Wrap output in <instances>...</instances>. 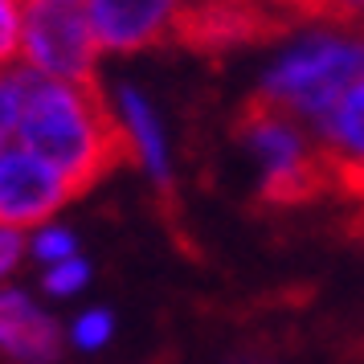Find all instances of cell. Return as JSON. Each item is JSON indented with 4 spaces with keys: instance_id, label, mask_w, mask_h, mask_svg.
I'll return each mask as SVG.
<instances>
[{
    "instance_id": "cell-1",
    "label": "cell",
    "mask_w": 364,
    "mask_h": 364,
    "mask_svg": "<svg viewBox=\"0 0 364 364\" xmlns=\"http://www.w3.org/2000/svg\"><path fill=\"white\" fill-rule=\"evenodd\" d=\"M17 144L53 164L78 193L99 184L123 160L115 119L99 86L37 78L25 70H21Z\"/></svg>"
},
{
    "instance_id": "cell-2",
    "label": "cell",
    "mask_w": 364,
    "mask_h": 364,
    "mask_svg": "<svg viewBox=\"0 0 364 364\" xmlns=\"http://www.w3.org/2000/svg\"><path fill=\"white\" fill-rule=\"evenodd\" d=\"M364 78V41H348L336 33L299 37L295 46L266 66L254 99L295 115L303 127H319L331 107L344 99L348 86Z\"/></svg>"
},
{
    "instance_id": "cell-3",
    "label": "cell",
    "mask_w": 364,
    "mask_h": 364,
    "mask_svg": "<svg viewBox=\"0 0 364 364\" xmlns=\"http://www.w3.org/2000/svg\"><path fill=\"white\" fill-rule=\"evenodd\" d=\"M237 135L262 168L266 205H303V200L319 197L323 188H331L328 164L295 115L254 99L237 123Z\"/></svg>"
},
{
    "instance_id": "cell-4",
    "label": "cell",
    "mask_w": 364,
    "mask_h": 364,
    "mask_svg": "<svg viewBox=\"0 0 364 364\" xmlns=\"http://www.w3.org/2000/svg\"><path fill=\"white\" fill-rule=\"evenodd\" d=\"M99 37L90 29L82 0H25L21 62L25 74L58 82H95Z\"/></svg>"
},
{
    "instance_id": "cell-5",
    "label": "cell",
    "mask_w": 364,
    "mask_h": 364,
    "mask_svg": "<svg viewBox=\"0 0 364 364\" xmlns=\"http://www.w3.org/2000/svg\"><path fill=\"white\" fill-rule=\"evenodd\" d=\"M287 29H291V13L274 0H193L176 29V41L205 53H221L270 41Z\"/></svg>"
},
{
    "instance_id": "cell-6",
    "label": "cell",
    "mask_w": 364,
    "mask_h": 364,
    "mask_svg": "<svg viewBox=\"0 0 364 364\" xmlns=\"http://www.w3.org/2000/svg\"><path fill=\"white\" fill-rule=\"evenodd\" d=\"M74 197L78 188L29 148L13 144L0 156V225L4 230H37L41 221H53Z\"/></svg>"
},
{
    "instance_id": "cell-7",
    "label": "cell",
    "mask_w": 364,
    "mask_h": 364,
    "mask_svg": "<svg viewBox=\"0 0 364 364\" xmlns=\"http://www.w3.org/2000/svg\"><path fill=\"white\" fill-rule=\"evenodd\" d=\"M193 0H82L102 53H144L176 41Z\"/></svg>"
},
{
    "instance_id": "cell-8",
    "label": "cell",
    "mask_w": 364,
    "mask_h": 364,
    "mask_svg": "<svg viewBox=\"0 0 364 364\" xmlns=\"http://www.w3.org/2000/svg\"><path fill=\"white\" fill-rule=\"evenodd\" d=\"M107 107H111V119H115L123 156H132L135 168L156 188H172V148H168V132L156 102L135 82H119L115 95L107 99Z\"/></svg>"
},
{
    "instance_id": "cell-9",
    "label": "cell",
    "mask_w": 364,
    "mask_h": 364,
    "mask_svg": "<svg viewBox=\"0 0 364 364\" xmlns=\"http://www.w3.org/2000/svg\"><path fill=\"white\" fill-rule=\"evenodd\" d=\"M66 328L25 287H0V356L13 364H58Z\"/></svg>"
},
{
    "instance_id": "cell-10",
    "label": "cell",
    "mask_w": 364,
    "mask_h": 364,
    "mask_svg": "<svg viewBox=\"0 0 364 364\" xmlns=\"http://www.w3.org/2000/svg\"><path fill=\"white\" fill-rule=\"evenodd\" d=\"M311 132H315V148L328 164V176L336 168L364 164V78L356 86H348L344 99L331 107V115Z\"/></svg>"
},
{
    "instance_id": "cell-11",
    "label": "cell",
    "mask_w": 364,
    "mask_h": 364,
    "mask_svg": "<svg viewBox=\"0 0 364 364\" xmlns=\"http://www.w3.org/2000/svg\"><path fill=\"white\" fill-rule=\"evenodd\" d=\"M25 254H29V262L37 266H53L70 258V254H82V242H78V233L70 230L66 221H41L37 230L25 233Z\"/></svg>"
},
{
    "instance_id": "cell-12",
    "label": "cell",
    "mask_w": 364,
    "mask_h": 364,
    "mask_svg": "<svg viewBox=\"0 0 364 364\" xmlns=\"http://www.w3.org/2000/svg\"><path fill=\"white\" fill-rule=\"evenodd\" d=\"M66 328V344L78 348V352H102V348L115 340V311L111 307H82V311L70 315Z\"/></svg>"
},
{
    "instance_id": "cell-13",
    "label": "cell",
    "mask_w": 364,
    "mask_h": 364,
    "mask_svg": "<svg viewBox=\"0 0 364 364\" xmlns=\"http://www.w3.org/2000/svg\"><path fill=\"white\" fill-rule=\"evenodd\" d=\"M90 282H95V266H90L86 254H70V258H62V262L41 266V291H46L50 299H62V303L86 295Z\"/></svg>"
},
{
    "instance_id": "cell-14",
    "label": "cell",
    "mask_w": 364,
    "mask_h": 364,
    "mask_svg": "<svg viewBox=\"0 0 364 364\" xmlns=\"http://www.w3.org/2000/svg\"><path fill=\"white\" fill-rule=\"evenodd\" d=\"M21 123V70H0V156L17 144Z\"/></svg>"
},
{
    "instance_id": "cell-15",
    "label": "cell",
    "mask_w": 364,
    "mask_h": 364,
    "mask_svg": "<svg viewBox=\"0 0 364 364\" xmlns=\"http://www.w3.org/2000/svg\"><path fill=\"white\" fill-rule=\"evenodd\" d=\"M21 29H25V0H0V70H17Z\"/></svg>"
},
{
    "instance_id": "cell-16",
    "label": "cell",
    "mask_w": 364,
    "mask_h": 364,
    "mask_svg": "<svg viewBox=\"0 0 364 364\" xmlns=\"http://www.w3.org/2000/svg\"><path fill=\"white\" fill-rule=\"evenodd\" d=\"M25 262H29V254H25V233L0 225V287L13 279Z\"/></svg>"
},
{
    "instance_id": "cell-17",
    "label": "cell",
    "mask_w": 364,
    "mask_h": 364,
    "mask_svg": "<svg viewBox=\"0 0 364 364\" xmlns=\"http://www.w3.org/2000/svg\"><path fill=\"white\" fill-rule=\"evenodd\" d=\"M315 17L336 21L344 29H364V0H319Z\"/></svg>"
},
{
    "instance_id": "cell-18",
    "label": "cell",
    "mask_w": 364,
    "mask_h": 364,
    "mask_svg": "<svg viewBox=\"0 0 364 364\" xmlns=\"http://www.w3.org/2000/svg\"><path fill=\"white\" fill-rule=\"evenodd\" d=\"M331 188H336V193H344V197H352L364 209V164L336 168V172H331Z\"/></svg>"
}]
</instances>
